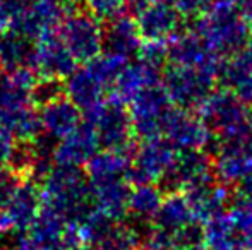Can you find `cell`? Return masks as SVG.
I'll return each instance as SVG.
<instances>
[{"label":"cell","instance_id":"cell-1","mask_svg":"<svg viewBox=\"0 0 252 250\" xmlns=\"http://www.w3.org/2000/svg\"><path fill=\"white\" fill-rule=\"evenodd\" d=\"M43 207L57 213L67 223L77 224L94 207L86 171L77 167L57 165L41 178Z\"/></svg>","mask_w":252,"mask_h":250},{"label":"cell","instance_id":"cell-2","mask_svg":"<svg viewBox=\"0 0 252 250\" xmlns=\"http://www.w3.org/2000/svg\"><path fill=\"white\" fill-rule=\"evenodd\" d=\"M221 57L239 52L249 43L246 16L237 0H211L190 28Z\"/></svg>","mask_w":252,"mask_h":250},{"label":"cell","instance_id":"cell-3","mask_svg":"<svg viewBox=\"0 0 252 250\" xmlns=\"http://www.w3.org/2000/svg\"><path fill=\"white\" fill-rule=\"evenodd\" d=\"M86 122L93 127L101 149L129 153L134 151V129L129 108L115 98H105L96 107L84 111Z\"/></svg>","mask_w":252,"mask_h":250},{"label":"cell","instance_id":"cell-4","mask_svg":"<svg viewBox=\"0 0 252 250\" xmlns=\"http://www.w3.org/2000/svg\"><path fill=\"white\" fill-rule=\"evenodd\" d=\"M197 111L215 139L237 136L252 127L247 105L228 87L213 89Z\"/></svg>","mask_w":252,"mask_h":250},{"label":"cell","instance_id":"cell-5","mask_svg":"<svg viewBox=\"0 0 252 250\" xmlns=\"http://www.w3.org/2000/svg\"><path fill=\"white\" fill-rule=\"evenodd\" d=\"M218 77L192 67L168 63L161 74V84L173 107L197 111L201 103L216 87Z\"/></svg>","mask_w":252,"mask_h":250},{"label":"cell","instance_id":"cell-6","mask_svg":"<svg viewBox=\"0 0 252 250\" xmlns=\"http://www.w3.org/2000/svg\"><path fill=\"white\" fill-rule=\"evenodd\" d=\"M63 45L77 63H88L103 54V26L88 10H74L59 28Z\"/></svg>","mask_w":252,"mask_h":250},{"label":"cell","instance_id":"cell-7","mask_svg":"<svg viewBox=\"0 0 252 250\" xmlns=\"http://www.w3.org/2000/svg\"><path fill=\"white\" fill-rule=\"evenodd\" d=\"M177 156V149L165 137L141 140L130 156L127 180L130 185L156 184L166 177Z\"/></svg>","mask_w":252,"mask_h":250},{"label":"cell","instance_id":"cell-8","mask_svg":"<svg viewBox=\"0 0 252 250\" xmlns=\"http://www.w3.org/2000/svg\"><path fill=\"white\" fill-rule=\"evenodd\" d=\"M172 107L173 105L161 83L151 84L139 91L137 96L129 103L134 136H137L141 140L161 137L163 120Z\"/></svg>","mask_w":252,"mask_h":250},{"label":"cell","instance_id":"cell-9","mask_svg":"<svg viewBox=\"0 0 252 250\" xmlns=\"http://www.w3.org/2000/svg\"><path fill=\"white\" fill-rule=\"evenodd\" d=\"M223 58L192 29L179 31L168 40V62L177 65L192 67L202 72L220 76Z\"/></svg>","mask_w":252,"mask_h":250},{"label":"cell","instance_id":"cell-10","mask_svg":"<svg viewBox=\"0 0 252 250\" xmlns=\"http://www.w3.org/2000/svg\"><path fill=\"white\" fill-rule=\"evenodd\" d=\"M161 137H165L177 151H186L206 149L215 136L197 113L172 107L163 120Z\"/></svg>","mask_w":252,"mask_h":250},{"label":"cell","instance_id":"cell-11","mask_svg":"<svg viewBox=\"0 0 252 250\" xmlns=\"http://www.w3.org/2000/svg\"><path fill=\"white\" fill-rule=\"evenodd\" d=\"M215 180L213 158L206 153V149H186L177 151L175 161L161 182L166 189L186 192Z\"/></svg>","mask_w":252,"mask_h":250},{"label":"cell","instance_id":"cell-12","mask_svg":"<svg viewBox=\"0 0 252 250\" xmlns=\"http://www.w3.org/2000/svg\"><path fill=\"white\" fill-rule=\"evenodd\" d=\"M76 67V58L63 45L59 31L45 33L34 41L33 69L38 77L63 81Z\"/></svg>","mask_w":252,"mask_h":250},{"label":"cell","instance_id":"cell-13","mask_svg":"<svg viewBox=\"0 0 252 250\" xmlns=\"http://www.w3.org/2000/svg\"><path fill=\"white\" fill-rule=\"evenodd\" d=\"M143 40L168 41L180 31L184 17L165 0H151L132 14Z\"/></svg>","mask_w":252,"mask_h":250},{"label":"cell","instance_id":"cell-14","mask_svg":"<svg viewBox=\"0 0 252 250\" xmlns=\"http://www.w3.org/2000/svg\"><path fill=\"white\" fill-rule=\"evenodd\" d=\"M38 117H40L41 132L55 142L69 136L83 124V110L76 103H72L65 94H60L40 105Z\"/></svg>","mask_w":252,"mask_h":250},{"label":"cell","instance_id":"cell-15","mask_svg":"<svg viewBox=\"0 0 252 250\" xmlns=\"http://www.w3.org/2000/svg\"><path fill=\"white\" fill-rule=\"evenodd\" d=\"M98 151H100V142L93 127L88 122H83L74 132L57 140L53 147V163L83 168L93 160Z\"/></svg>","mask_w":252,"mask_h":250},{"label":"cell","instance_id":"cell-16","mask_svg":"<svg viewBox=\"0 0 252 250\" xmlns=\"http://www.w3.org/2000/svg\"><path fill=\"white\" fill-rule=\"evenodd\" d=\"M141 43L143 36L134 16L120 14L106 21V26H103V54L130 60L137 55Z\"/></svg>","mask_w":252,"mask_h":250},{"label":"cell","instance_id":"cell-17","mask_svg":"<svg viewBox=\"0 0 252 250\" xmlns=\"http://www.w3.org/2000/svg\"><path fill=\"white\" fill-rule=\"evenodd\" d=\"M41 209H43V200H41L40 185L34 178L26 177L21 180L12 199L3 209V214L9 221L10 230L23 231L31 226Z\"/></svg>","mask_w":252,"mask_h":250},{"label":"cell","instance_id":"cell-18","mask_svg":"<svg viewBox=\"0 0 252 250\" xmlns=\"http://www.w3.org/2000/svg\"><path fill=\"white\" fill-rule=\"evenodd\" d=\"M130 187L132 185L127 177H108L90 182L94 207L113 221H122L127 216Z\"/></svg>","mask_w":252,"mask_h":250},{"label":"cell","instance_id":"cell-19","mask_svg":"<svg viewBox=\"0 0 252 250\" xmlns=\"http://www.w3.org/2000/svg\"><path fill=\"white\" fill-rule=\"evenodd\" d=\"M63 94L72 103H76L83 111L101 103L106 96L108 87L100 81V77L91 70L88 63L83 67H76L65 79L62 81Z\"/></svg>","mask_w":252,"mask_h":250},{"label":"cell","instance_id":"cell-20","mask_svg":"<svg viewBox=\"0 0 252 250\" xmlns=\"http://www.w3.org/2000/svg\"><path fill=\"white\" fill-rule=\"evenodd\" d=\"M161 74L163 70L146 65V63L137 60V58L134 62L129 60L122 67L112 89H110L112 91V98H115L117 101H120L124 105H129L137 96V93L143 91L144 87L161 83Z\"/></svg>","mask_w":252,"mask_h":250},{"label":"cell","instance_id":"cell-21","mask_svg":"<svg viewBox=\"0 0 252 250\" xmlns=\"http://www.w3.org/2000/svg\"><path fill=\"white\" fill-rule=\"evenodd\" d=\"M186 195L189 199L196 221L199 224H204L211 218L223 214L226 211V207L230 206V200H232L228 185H223L216 180L186 190Z\"/></svg>","mask_w":252,"mask_h":250},{"label":"cell","instance_id":"cell-22","mask_svg":"<svg viewBox=\"0 0 252 250\" xmlns=\"http://www.w3.org/2000/svg\"><path fill=\"white\" fill-rule=\"evenodd\" d=\"M197 223L190 202L187 199L186 192L182 190H168V194L163 195L161 206L156 213L153 224L170 233H175L179 230Z\"/></svg>","mask_w":252,"mask_h":250},{"label":"cell","instance_id":"cell-23","mask_svg":"<svg viewBox=\"0 0 252 250\" xmlns=\"http://www.w3.org/2000/svg\"><path fill=\"white\" fill-rule=\"evenodd\" d=\"M0 127L16 142H30L41 134V124L34 105L30 107L0 110Z\"/></svg>","mask_w":252,"mask_h":250},{"label":"cell","instance_id":"cell-24","mask_svg":"<svg viewBox=\"0 0 252 250\" xmlns=\"http://www.w3.org/2000/svg\"><path fill=\"white\" fill-rule=\"evenodd\" d=\"M34 63V41L16 31L7 29L0 36V67L5 72L30 67ZM34 70V69H33Z\"/></svg>","mask_w":252,"mask_h":250},{"label":"cell","instance_id":"cell-25","mask_svg":"<svg viewBox=\"0 0 252 250\" xmlns=\"http://www.w3.org/2000/svg\"><path fill=\"white\" fill-rule=\"evenodd\" d=\"M163 190L156 184H137L130 187L127 214L137 221H153L163 200Z\"/></svg>","mask_w":252,"mask_h":250},{"label":"cell","instance_id":"cell-26","mask_svg":"<svg viewBox=\"0 0 252 250\" xmlns=\"http://www.w3.org/2000/svg\"><path fill=\"white\" fill-rule=\"evenodd\" d=\"M204 250H242L239 235L226 211L202 224Z\"/></svg>","mask_w":252,"mask_h":250},{"label":"cell","instance_id":"cell-27","mask_svg":"<svg viewBox=\"0 0 252 250\" xmlns=\"http://www.w3.org/2000/svg\"><path fill=\"white\" fill-rule=\"evenodd\" d=\"M141 235L136 228L120 221L112 224L108 231L93 245L94 250H141Z\"/></svg>","mask_w":252,"mask_h":250},{"label":"cell","instance_id":"cell-28","mask_svg":"<svg viewBox=\"0 0 252 250\" xmlns=\"http://www.w3.org/2000/svg\"><path fill=\"white\" fill-rule=\"evenodd\" d=\"M136 57L137 60L144 62L146 65L163 70L168 62V41L143 40Z\"/></svg>","mask_w":252,"mask_h":250},{"label":"cell","instance_id":"cell-29","mask_svg":"<svg viewBox=\"0 0 252 250\" xmlns=\"http://www.w3.org/2000/svg\"><path fill=\"white\" fill-rule=\"evenodd\" d=\"M84 7L96 19L110 21L120 14H126L129 0H84Z\"/></svg>","mask_w":252,"mask_h":250},{"label":"cell","instance_id":"cell-30","mask_svg":"<svg viewBox=\"0 0 252 250\" xmlns=\"http://www.w3.org/2000/svg\"><path fill=\"white\" fill-rule=\"evenodd\" d=\"M21 180H23V177L17 175L14 170H10L9 167L0 170V211L5 209L16 189L19 187Z\"/></svg>","mask_w":252,"mask_h":250},{"label":"cell","instance_id":"cell-31","mask_svg":"<svg viewBox=\"0 0 252 250\" xmlns=\"http://www.w3.org/2000/svg\"><path fill=\"white\" fill-rule=\"evenodd\" d=\"M170 5H173L182 17L196 19L209 7L211 0H165Z\"/></svg>","mask_w":252,"mask_h":250},{"label":"cell","instance_id":"cell-32","mask_svg":"<svg viewBox=\"0 0 252 250\" xmlns=\"http://www.w3.org/2000/svg\"><path fill=\"white\" fill-rule=\"evenodd\" d=\"M14 146H16V140L0 127V170L9 167V160Z\"/></svg>","mask_w":252,"mask_h":250},{"label":"cell","instance_id":"cell-33","mask_svg":"<svg viewBox=\"0 0 252 250\" xmlns=\"http://www.w3.org/2000/svg\"><path fill=\"white\" fill-rule=\"evenodd\" d=\"M233 197L252 206V175H249L247 178H244V180L237 185V192Z\"/></svg>","mask_w":252,"mask_h":250},{"label":"cell","instance_id":"cell-34","mask_svg":"<svg viewBox=\"0 0 252 250\" xmlns=\"http://www.w3.org/2000/svg\"><path fill=\"white\" fill-rule=\"evenodd\" d=\"M10 230V224L9 221H7L5 214H3V211H0V240H2L3 237H5V233Z\"/></svg>","mask_w":252,"mask_h":250},{"label":"cell","instance_id":"cell-35","mask_svg":"<svg viewBox=\"0 0 252 250\" xmlns=\"http://www.w3.org/2000/svg\"><path fill=\"white\" fill-rule=\"evenodd\" d=\"M244 16H246L247 31H249V40H251V43H252V10H247V12H244Z\"/></svg>","mask_w":252,"mask_h":250},{"label":"cell","instance_id":"cell-36","mask_svg":"<svg viewBox=\"0 0 252 250\" xmlns=\"http://www.w3.org/2000/svg\"><path fill=\"white\" fill-rule=\"evenodd\" d=\"M247 108H249V118H251V125H252V101L247 105Z\"/></svg>","mask_w":252,"mask_h":250},{"label":"cell","instance_id":"cell-37","mask_svg":"<svg viewBox=\"0 0 252 250\" xmlns=\"http://www.w3.org/2000/svg\"><path fill=\"white\" fill-rule=\"evenodd\" d=\"M77 250H94L93 247H90V245H83V247H79Z\"/></svg>","mask_w":252,"mask_h":250},{"label":"cell","instance_id":"cell-38","mask_svg":"<svg viewBox=\"0 0 252 250\" xmlns=\"http://www.w3.org/2000/svg\"><path fill=\"white\" fill-rule=\"evenodd\" d=\"M2 72H3V70H2V67H0V77H2Z\"/></svg>","mask_w":252,"mask_h":250}]
</instances>
